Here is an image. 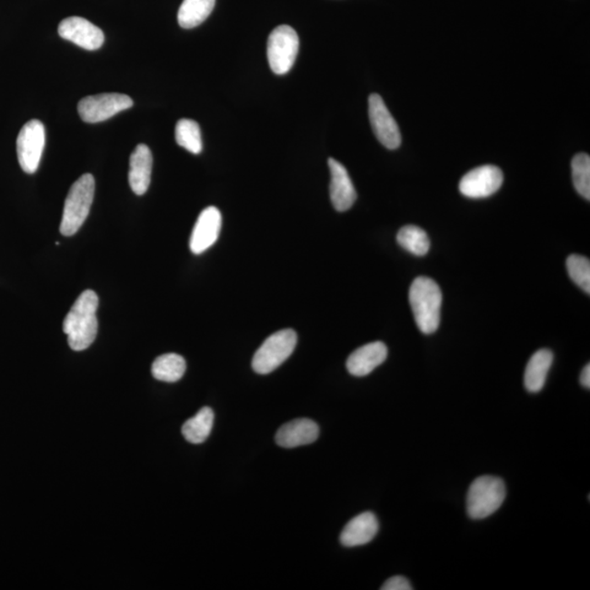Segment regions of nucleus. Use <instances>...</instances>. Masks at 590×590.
<instances>
[{
	"mask_svg": "<svg viewBox=\"0 0 590 590\" xmlns=\"http://www.w3.org/2000/svg\"><path fill=\"white\" fill-rule=\"evenodd\" d=\"M99 297L95 291L86 290L74 303L64 319V333L67 335L70 348L75 351L88 349L97 335L96 311Z\"/></svg>",
	"mask_w": 590,
	"mask_h": 590,
	"instance_id": "f257e3e1",
	"label": "nucleus"
},
{
	"mask_svg": "<svg viewBox=\"0 0 590 590\" xmlns=\"http://www.w3.org/2000/svg\"><path fill=\"white\" fill-rule=\"evenodd\" d=\"M410 306L421 333H435L441 321L442 291L435 280L415 279L409 291Z\"/></svg>",
	"mask_w": 590,
	"mask_h": 590,
	"instance_id": "f03ea898",
	"label": "nucleus"
},
{
	"mask_svg": "<svg viewBox=\"0 0 590 590\" xmlns=\"http://www.w3.org/2000/svg\"><path fill=\"white\" fill-rule=\"evenodd\" d=\"M95 182L91 175H85L73 184L65 200L61 233L65 236L75 235L85 224L94 203Z\"/></svg>",
	"mask_w": 590,
	"mask_h": 590,
	"instance_id": "7ed1b4c3",
	"label": "nucleus"
},
{
	"mask_svg": "<svg viewBox=\"0 0 590 590\" xmlns=\"http://www.w3.org/2000/svg\"><path fill=\"white\" fill-rule=\"evenodd\" d=\"M505 481L494 475H484L471 484L467 495V513L470 518L484 519L495 514L505 503Z\"/></svg>",
	"mask_w": 590,
	"mask_h": 590,
	"instance_id": "20e7f679",
	"label": "nucleus"
},
{
	"mask_svg": "<svg viewBox=\"0 0 590 590\" xmlns=\"http://www.w3.org/2000/svg\"><path fill=\"white\" fill-rule=\"evenodd\" d=\"M297 343L295 330L284 329L270 335L256 351L252 362L257 375H269L289 359Z\"/></svg>",
	"mask_w": 590,
	"mask_h": 590,
	"instance_id": "39448f33",
	"label": "nucleus"
},
{
	"mask_svg": "<svg viewBox=\"0 0 590 590\" xmlns=\"http://www.w3.org/2000/svg\"><path fill=\"white\" fill-rule=\"evenodd\" d=\"M300 41L290 25H280L268 37L267 56L270 68L275 75L290 72L299 53Z\"/></svg>",
	"mask_w": 590,
	"mask_h": 590,
	"instance_id": "423d86ee",
	"label": "nucleus"
},
{
	"mask_svg": "<svg viewBox=\"0 0 590 590\" xmlns=\"http://www.w3.org/2000/svg\"><path fill=\"white\" fill-rule=\"evenodd\" d=\"M134 105L131 96L121 94H102L86 96L78 105V112L85 123H100Z\"/></svg>",
	"mask_w": 590,
	"mask_h": 590,
	"instance_id": "0eeeda50",
	"label": "nucleus"
},
{
	"mask_svg": "<svg viewBox=\"0 0 590 590\" xmlns=\"http://www.w3.org/2000/svg\"><path fill=\"white\" fill-rule=\"evenodd\" d=\"M45 147V127L40 121L32 120L21 129L17 139V154L21 169L36 172Z\"/></svg>",
	"mask_w": 590,
	"mask_h": 590,
	"instance_id": "6e6552de",
	"label": "nucleus"
},
{
	"mask_svg": "<svg viewBox=\"0 0 590 590\" xmlns=\"http://www.w3.org/2000/svg\"><path fill=\"white\" fill-rule=\"evenodd\" d=\"M503 172L495 165L479 166L467 173L459 183V191L468 198H486L502 186Z\"/></svg>",
	"mask_w": 590,
	"mask_h": 590,
	"instance_id": "1a4fd4ad",
	"label": "nucleus"
},
{
	"mask_svg": "<svg viewBox=\"0 0 590 590\" xmlns=\"http://www.w3.org/2000/svg\"><path fill=\"white\" fill-rule=\"evenodd\" d=\"M369 115L373 132L384 147L391 150L397 149L402 144V134L381 95L376 94L370 95Z\"/></svg>",
	"mask_w": 590,
	"mask_h": 590,
	"instance_id": "9d476101",
	"label": "nucleus"
},
{
	"mask_svg": "<svg viewBox=\"0 0 590 590\" xmlns=\"http://www.w3.org/2000/svg\"><path fill=\"white\" fill-rule=\"evenodd\" d=\"M58 34L64 40L75 43L86 51H95L105 43V34L90 21L80 17H70L62 21Z\"/></svg>",
	"mask_w": 590,
	"mask_h": 590,
	"instance_id": "9b49d317",
	"label": "nucleus"
},
{
	"mask_svg": "<svg viewBox=\"0 0 590 590\" xmlns=\"http://www.w3.org/2000/svg\"><path fill=\"white\" fill-rule=\"evenodd\" d=\"M222 225V215L218 208L208 207L199 215L189 241L194 254H202L218 240Z\"/></svg>",
	"mask_w": 590,
	"mask_h": 590,
	"instance_id": "f8f14e48",
	"label": "nucleus"
},
{
	"mask_svg": "<svg viewBox=\"0 0 590 590\" xmlns=\"http://www.w3.org/2000/svg\"><path fill=\"white\" fill-rule=\"evenodd\" d=\"M330 170V199L335 210L344 213L349 210L356 200V192L348 171L337 160H328Z\"/></svg>",
	"mask_w": 590,
	"mask_h": 590,
	"instance_id": "ddd939ff",
	"label": "nucleus"
},
{
	"mask_svg": "<svg viewBox=\"0 0 590 590\" xmlns=\"http://www.w3.org/2000/svg\"><path fill=\"white\" fill-rule=\"evenodd\" d=\"M387 346L381 341L367 344L356 349L346 360V370L354 376H366L386 361Z\"/></svg>",
	"mask_w": 590,
	"mask_h": 590,
	"instance_id": "4468645a",
	"label": "nucleus"
},
{
	"mask_svg": "<svg viewBox=\"0 0 590 590\" xmlns=\"http://www.w3.org/2000/svg\"><path fill=\"white\" fill-rule=\"evenodd\" d=\"M319 426L310 419H296L280 427L275 435V443L284 448L308 445L317 440Z\"/></svg>",
	"mask_w": 590,
	"mask_h": 590,
	"instance_id": "2eb2a0df",
	"label": "nucleus"
},
{
	"mask_svg": "<svg viewBox=\"0 0 590 590\" xmlns=\"http://www.w3.org/2000/svg\"><path fill=\"white\" fill-rule=\"evenodd\" d=\"M153 154L148 145L140 144L129 160V185L138 196L147 193L153 173Z\"/></svg>",
	"mask_w": 590,
	"mask_h": 590,
	"instance_id": "dca6fc26",
	"label": "nucleus"
},
{
	"mask_svg": "<svg viewBox=\"0 0 590 590\" xmlns=\"http://www.w3.org/2000/svg\"><path fill=\"white\" fill-rule=\"evenodd\" d=\"M378 533L375 514L365 512L352 518L340 535V543L348 548L371 543Z\"/></svg>",
	"mask_w": 590,
	"mask_h": 590,
	"instance_id": "f3484780",
	"label": "nucleus"
},
{
	"mask_svg": "<svg viewBox=\"0 0 590 590\" xmlns=\"http://www.w3.org/2000/svg\"><path fill=\"white\" fill-rule=\"evenodd\" d=\"M552 364L554 354L548 349H541L530 358L524 377L529 393H539L544 388Z\"/></svg>",
	"mask_w": 590,
	"mask_h": 590,
	"instance_id": "a211bd4d",
	"label": "nucleus"
},
{
	"mask_svg": "<svg viewBox=\"0 0 590 590\" xmlns=\"http://www.w3.org/2000/svg\"><path fill=\"white\" fill-rule=\"evenodd\" d=\"M215 0H183L178 10V25L183 29H194L207 19L215 8Z\"/></svg>",
	"mask_w": 590,
	"mask_h": 590,
	"instance_id": "6ab92c4d",
	"label": "nucleus"
},
{
	"mask_svg": "<svg viewBox=\"0 0 590 590\" xmlns=\"http://www.w3.org/2000/svg\"><path fill=\"white\" fill-rule=\"evenodd\" d=\"M215 414L213 409L205 407L200 409L196 415L188 419L182 427L185 440L192 444H202L210 435L213 430Z\"/></svg>",
	"mask_w": 590,
	"mask_h": 590,
	"instance_id": "aec40b11",
	"label": "nucleus"
},
{
	"mask_svg": "<svg viewBox=\"0 0 590 590\" xmlns=\"http://www.w3.org/2000/svg\"><path fill=\"white\" fill-rule=\"evenodd\" d=\"M151 371L158 381L175 383L185 375L186 362L180 355L166 354L155 359Z\"/></svg>",
	"mask_w": 590,
	"mask_h": 590,
	"instance_id": "412c9836",
	"label": "nucleus"
},
{
	"mask_svg": "<svg viewBox=\"0 0 590 590\" xmlns=\"http://www.w3.org/2000/svg\"><path fill=\"white\" fill-rule=\"evenodd\" d=\"M397 242L415 256H425L430 251V239L426 232L416 225H405L397 235Z\"/></svg>",
	"mask_w": 590,
	"mask_h": 590,
	"instance_id": "4be33fe9",
	"label": "nucleus"
},
{
	"mask_svg": "<svg viewBox=\"0 0 590 590\" xmlns=\"http://www.w3.org/2000/svg\"><path fill=\"white\" fill-rule=\"evenodd\" d=\"M175 139L178 145L194 155L202 153L203 140L202 133L198 124L193 120L178 121L175 128Z\"/></svg>",
	"mask_w": 590,
	"mask_h": 590,
	"instance_id": "5701e85b",
	"label": "nucleus"
},
{
	"mask_svg": "<svg viewBox=\"0 0 590 590\" xmlns=\"http://www.w3.org/2000/svg\"><path fill=\"white\" fill-rule=\"evenodd\" d=\"M572 176L574 186L585 199H590V156L579 154L572 161Z\"/></svg>",
	"mask_w": 590,
	"mask_h": 590,
	"instance_id": "b1692460",
	"label": "nucleus"
},
{
	"mask_svg": "<svg viewBox=\"0 0 590 590\" xmlns=\"http://www.w3.org/2000/svg\"><path fill=\"white\" fill-rule=\"evenodd\" d=\"M566 267L568 275L579 288L590 294V262L581 255H571L567 258Z\"/></svg>",
	"mask_w": 590,
	"mask_h": 590,
	"instance_id": "393cba45",
	"label": "nucleus"
},
{
	"mask_svg": "<svg viewBox=\"0 0 590 590\" xmlns=\"http://www.w3.org/2000/svg\"><path fill=\"white\" fill-rule=\"evenodd\" d=\"M382 590H413L414 587L411 586L410 582L407 578L404 576H394L385 583H384L381 587Z\"/></svg>",
	"mask_w": 590,
	"mask_h": 590,
	"instance_id": "a878e982",
	"label": "nucleus"
},
{
	"mask_svg": "<svg viewBox=\"0 0 590 590\" xmlns=\"http://www.w3.org/2000/svg\"><path fill=\"white\" fill-rule=\"evenodd\" d=\"M581 383L585 388H590V365H587L584 367L581 375Z\"/></svg>",
	"mask_w": 590,
	"mask_h": 590,
	"instance_id": "bb28decb",
	"label": "nucleus"
}]
</instances>
